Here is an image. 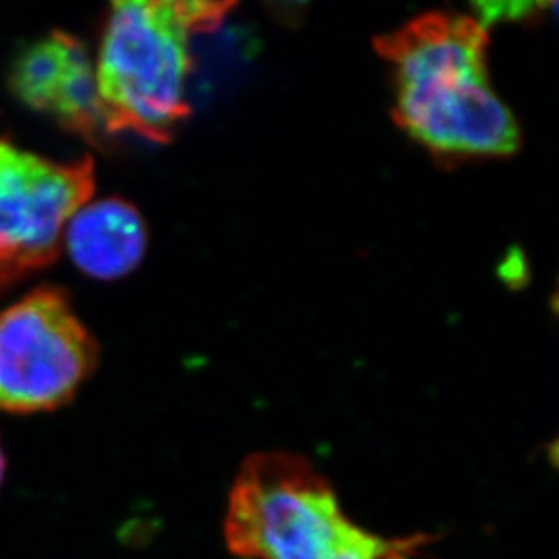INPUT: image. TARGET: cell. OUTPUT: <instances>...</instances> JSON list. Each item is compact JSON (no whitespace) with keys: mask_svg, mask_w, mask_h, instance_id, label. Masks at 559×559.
Masks as SVG:
<instances>
[{"mask_svg":"<svg viewBox=\"0 0 559 559\" xmlns=\"http://www.w3.org/2000/svg\"><path fill=\"white\" fill-rule=\"evenodd\" d=\"M395 80V120L442 159L511 156L520 127L489 84L487 27L428 13L374 40Z\"/></svg>","mask_w":559,"mask_h":559,"instance_id":"6da1fadb","label":"cell"},{"mask_svg":"<svg viewBox=\"0 0 559 559\" xmlns=\"http://www.w3.org/2000/svg\"><path fill=\"white\" fill-rule=\"evenodd\" d=\"M225 542L241 559H412L433 536L382 538L349 520L326 476L302 454L261 451L228 492Z\"/></svg>","mask_w":559,"mask_h":559,"instance_id":"7a4b0ae2","label":"cell"},{"mask_svg":"<svg viewBox=\"0 0 559 559\" xmlns=\"http://www.w3.org/2000/svg\"><path fill=\"white\" fill-rule=\"evenodd\" d=\"M228 2H115L102 40L96 85L107 131L169 142L189 117V38L222 24Z\"/></svg>","mask_w":559,"mask_h":559,"instance_id":"3957f363","label":"cell"},{"mask_svg":"<svg viewBox=\"0 0 559 559\" xmlns=\"http://www.w3.org/2000/svg\"><path fill=\"white\" fill-rule=\"evenodd\" d=\"M98 362V346L62 290L40 288L0 313V412L68 404Z\"/></svg>","mask_w":559,"mask_h":559,"instance_id":"277c9868","label":"cell"},{"mask_svg":"<svg viewBox=\"0 0 559 559\" xmlns=\"http://www.w3.org/2000/svg\"><path fill=\"white\" fill-rule=\"evenodd\" d=\"M93 190L90 158L57 164L0 140V290L59 255L68 223Z\"/></svg>","mask_w":559,"mask_h":559,"instance_id":"5b68a950","label":"cell"},{"mask_svg":"<svg viewBox=\"0 0 559 559\" xmlns=\"http://www.w3.org/2000/svg\"><path fill=\"white\" fill-rule=\"evenodd\" d=\"M11 90L26 106L53 115L69 131L93 138L104 127L96 73L82 43L53 32L13 63Z\"/></svg>","mask_w":559,"mask_h":559,"instance_id":"8992f818","label":"cell"},{"mask_svg":"<svg viewBox=\"0 0 559 559\" xmlns=\"http://www.w3.org/2000/svg\"><path fill=\"white\" fill-rule=\"evenodd\" d=\"M66 243L84 274L118 280L142 261L147 228L134 206L111 198L82 206L68 223Z\"/></svg>","mask_w":559,"mask_h":559,"instance_id":"52a82bcc","label":"cell"},{"mask_svg":"<svg viewBox=\"0 0 559 559\" xmlns=\"http://www.w3.org/2000/svg\"><path fill=\"white\" fill-rule=\"evenodd\" d=\"M4 473H5L4 449H2V443H0V486H2V480H4Z\"/></svg>","mask_w":559,"mask_h":559,"instance_id":"ba28073f","label":"cell"}]
</instances>
